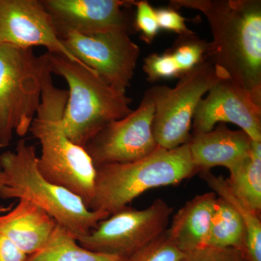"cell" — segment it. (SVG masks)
<instances>
[{
	"label": "cell",
	"instance_id": "obj_13",
	"mask_svg": "<svg viewBox=\"0 0 261 261\" xmlns=\"http://www.w3.org/2000/svg\"><path fill=\"white\" fill-rule=\"evenodd\" d=\"M192 120V134L207 133L216 123L229 122L240 126L252 140L261 142V106L229 78L209 90L197 105Z\"/></svg>",
	"mask_w": 261,
	"mask_h": 261
},
{
	"label": "cell",
	"instance_id": "obj_26",
	"mask_svg": "<svg viewBox=\"0 0 261 261\" xmlns=\"http://www.w3.org/2000/svg\"><path fill=\"white\" fill-rule=\"evenodd\" d=\"M28 255L0 232V261H25Z\"/></svg>",
	"mask_w": 261,
	"mask_h": 261
},
{
	"label": "cell",
	"instance_id": "obj_15",
	"mask_svg": "<svg viewBox=\"0 0 261 261\" xmlns=\"http://www.w3.org/2000/svg\"><path fill=\"white\" fill-rule=\"evenodd\" d=\"M252 141L244 130L220 123L207 133L191 134L187 144L198 173L222 166L232 174L250 155Z\"/></svg>",
	"mask_w": 261,
	"mask_h": 261
},
{
	"label": "cell",
	"instance_id": "obj_18",
	"mask_svg": "<svg viewBox=\"0 0 261 261\" xmlns=\"http://www.w3.org/2000/svg\"><path fill=\"white\" fill-rule=\"evenodd\" d=\"M239 201L255 214H261V142L252 141L250 155L226 178Z\"/></svg>",
	"mask_w": 261,
	"mask_h": 261
},
{
	"label": "cell",
	"instance_id": "obj_24",
	"mask_svg": "<svg viewBox=\"0 0 261 261\" xmlns=\"http://www.w3.org/2000/svg\"><path fill=\"white\" fill-rule=\"evenodd\" d=\"M135 6L137 13L135 20V28L141 33V39L147 44H150L159 32L155 10L148 2L136 1Z\"/></svg>",
	"mask_w": 261,
	"mask_h": 261
},
{
	"label": "cell",
	"instance_id": "obj_5",
	"mask_svg": "<svg viewBox=\"0 0 261 261\" xmlns=\"http://www.w3.org/2000/svg\"><path fill=\"white\" fill-rule=\"evenodd\" d=\"M46 55L51 74L68 84L63 124L65 133L76 145L85 147L105 126L133 111L126 92L108 85L94 70L63 55Z\"/></svg>",
	"mask_w": 261,
	"mask_h": 261
},
{
	"label": "cell",
	"instance_id": "obj_2",
	"mask_svg": "<svg viewBox=\"0 0 261 261\" xmlns=\"http://www.w3.org/2000/svg\"><path fill=\"white\" fill-rule=\"evenodd\" d=\"M68 96V90L58 88L53 83L48 62L41 103L29 132L41 145V154L37 159L41 174L79 196L88 207L93 196L97 171L86 149L74 143L65 133L63 115Z\"/></svg>",
	"mask_w": 261,
	"mask_h": 261
},
{
	"label": "cell",
	"instance_id": "obj_9",
	"mask_svg": "<svg viewBox=\"0 0 261 261\" xmlns=\"http://www.w3.org/2000/svg\"><path fill=\"white\" fill-rule=\"evenodd\" d=\"M68 51L116 90L126 92L140 57L139 46L128 29H117L92 35L73 32L59 34Z\"/></svg>",
	"mask_w": 261,
	"mask_h": 261
},
{
	"label": "cell",
	"instance_id": "obj_16",
	"mask_svg": "<svg viewBox=\"0 0 261 261\" xmlns=\"http://www.w3.org/2000/svg\"><path fill=\"white\" fill-rule=\"evenodd\" d=\"M58 222L45 211L27 200L0 215V232L27 255L42 250L50 240Z\"/></svg>",
	"mask_w": 261,
	"mask_h": 261
},
{
	"label": "cell",
	"instance_id": "obj_12",
	"mask_svg": "<svg viewBox=\"0 0 261 261\" xmlns=\"http://www.w3.org/2000/svg\"><path fill=\"white\" fill-rule=\"evenodd\" d=\"M0 44L19 48L42 46L47 53L82 63L65 47L42 0H0Z\"/></svg>",
	"mask_w": 261,
	"mask_h": 261
},
{
	"label": "cell",
	"instance_id": "obj_8",
	"mask_svg": "<svg viewBox=\"0 0 261 261\" xmlns=\"http://www.w3.org/2000/svg\"><path fill=\"white\" fill-rule=\"evenodd\" d=\"M172 212V207L160 198L142 210L126 206L77 242L87 250L127 259L167 230Z\"/></svg>",
	"mask_w": 261,
	"mask_h": 261
},
{
	"label": "cell",
	"instance_id": "obj_7",
	"mask_svg": "<svg viewBox=\"0 0 261 261\" xmlns=\"http://www.w3.org/2000/svg\"><path fill=\"white\" fill-rule=\"evenodd\" d=\"M179 78L173 88L154 86L147 90L154 104L152 134L162 149L177 148L188 142L197 105L214 86L229 77L204 58Z\"/></svg>",
	"mask_w": 261,
	"mask_h": 261
},
{
	"label": "cell",
	"instance_id": "obj_22",
	"mask_svg": "<svg viewBox=\"0 0 261 261\" xmlns=\"http://www.w3.org/2000/svg\"><path fill=\"white\" fill-rule=\"evenodd\" d=\"M143 70L150 82L181 76L177 65L169 51L163 54L149 55L144 62Z\"/></svg>",
	"mask_w": 261,
	"mask_h": 261
},
{
	"label": "cell",
	"instance_id": "obj_11",
	"mask_svg": "<svg viewBox=\"0 0 261 261\" xmlns=\"http://www.w3.org/2000/svg\"><path fill=\"white\" fill-rule=\"evenodd\" d=\"M200 177L217 195L210 228L204 246L235 247L250 261H261V219L235 197L226 178L210 171Z\"/></svg>",
	"mask_w": 261,
	"mask_h": 261
},
{
	"label": "cell",
	"instance_id": "obj_27",
	"mask_svg": "<svg viewBox=\"0 0 261 261\" xmlns=\"http://www.w3.org/2000/svg\"><path fill=\"white\" fill-rule=\"evenodd\" d=\"M5 181H6V179H5V173L3 172L1 165H0V189L4 186Z\"/></svg>",
	"mask_w": 261,
	"mask_h": 261
},
{
	"label": "cell",
	"instance_id": "obj_17",
	"mask_svg": "<svg viewBox=\"0 0 261 261\" xmlns=\"http://www.w3.org/2000/svg\"><path fill=\"white\" fill-rule=\"evenodd\" d=\"M216 199L214 192L197 195L173 215L167 231L184 253L205 245Z\"/></svg>",
	"mask_w": 261,
	"mask_h": 261
},
{
	"label": "cell",
	"instance_id": "obj_25",
	"mask_svg": "<svg viewBox=\"0 0 261 261\" xmlns=\"http://www.w3.org/2000/svg\"><path fill=\"white\" fill-rule=\"evenodd\" d=\"M158 23L160 29L171 31L182 35L194 34L190 29L187 28L186 19L178 13L177 10L171 8H159L155 10Z\"/></svg>",
	"mask_w": 261,
	"mask_h": 261
},
{
	"label": "cell",
	"instance_id": "obj_4",
	"mask_svg": "<svg viewBox=\"0 0 261 261\" xmlns=\"http://www.w3.org/2000/svg\"><path fill=\"white\" fill-rule=\"evenodd\" d=\"M94 193L88 207L111 216L144 192L176 185L198 173L188 145L159 148L144 159L96 167Z\"/></svg>",
	"mask_w": 261,
	"mask_h": 261
},
{
	"label": "cell",
	"instance_id": "obj_21",
	"mask_svg": "<svg viewBox=\"0 0 261 261\" xmlns=\"http://www.w3.org/2000/svg\"><path fill=\"white\" fill-rule=\"evenodd\" d=\"M185 253L170 238L167 230L148 245L137 250L126 261H183Z\"/></svg>",
	"mask_w": 261,
	"mask_h": 261
},
{
	"label": "cell",
	"instance_id": "obj_10",
	"mask_svg": "<svg viewBox=\"0 0 261 261\" xmlns=\"http://www.w3.org/2000/svg\"><path fill=\"white\" fill-rule=\"evenodd\" d=\"M154 114L153 99L147 92L137 110L99 130L84 147L95 167L133 162L161 148L152 134Z\"/></svg>",
	"mask_w": 261,
	"mask_h": 261
},
{
	"label": "cell",
	"instance_id": "obj_6",
	"mask_svg": "<svg viewBox=\"0 0 261 261\" xmlns=\"http://www.w3.org/2000/svg\"><path fill=\"white\" fill-rule=\"evenodd\" d=\"M47 55L33 48L0 44V147H8L13 134L30 129L42 98Z\"/></svg>",
	"mask_w": 261,
	"mask_h": 261
},
{
	"label": "cell",
	"instance_id": "obj_3",
	"mask_svg": "<svg viewBox=\"0 0 261 261\" xmlns=\"http://www.w3.org/2000/svg\"><path fill=\"white\" fill-rule=\"evenodd\" d=\"M34 145L21 139L15 151L0 154L5 176L0 189L3 199L29 201L50 215L76 240L90 233L108 215L90 210L79 196L48 181L39 172Z\"/></svg>",
	"mask_w": 261,
	"mask_h": 261
},
{
	"label": "cell",
	"instance_id": "obj_14",
	"mask_svg": "<svg viewBox=\"0 0 261 261\" xmlns=\"http://www.w3.org/2000/svg\"><path fill=\"white\" fill-rule=\"evenodd\" d=\"M132 0H42L58 35L73 32L92 35L129 28L124 10L135 6Z\"/></svg>",
	"mask_w": 261,
	"mask_h": 261
},
{
	"label": "cell",
	"instance_id": "obj_20",
	"mask_svg": "<svg viewBox=\"0 0 261 261\" xmlns=\"http://www.w3.org/2000/svg\"><path fill=\"white\" fill-rule=\"evenodd\" d=\"M207 43L196 37L195 33L180 36L169 51L179 70L181 75L193 69L205 58Z\"/></svg>",
	"mask_w": 261,
	"mask_h": 261
},
{
	"label": "cell",
	"instance_id": "obj_19",
	"mask_svg": "<svg viewBox=\"0 0 261 261\" xmlns=\"http://www.w3.org/2000/svg\"><path fill=\"white\" fill-rule=\"evenodd\" d=\"M116 255L101 253L81 246L76 239L58 224L50 240L42 250L28 255L25 261H126Z\"/></svg>",
	"mask_w": 261,
	"mask_h": 261
},
{
	"label": "cell",
	"instance_id": "obj_1",
	"mask_svg": "<svg viewBox=\"0 0 261 261\" xmlns=\"http://www.w3.org/2000/svg\"><path fill=\"white\" fill-rule=\"evenodd\" d=\"M169 6L202 12L213 36L205 59L261 106L260 0H171Z\"/></svg>",
	"mask_w": 261,
	"mask_h": 261
},
{
	"label": "cell",
	"instance_id": "obj_23",
	"mask_svg": "<svg viewBox=\"0 0 261 261\" xmlns=\"http://www.w3.org/2000/svg\"><path fill=\"white\" fill-rule=\"evenodd\" d=\"M183 261H250L243 250L235 247L202 246L185 254Z\"/></svg>",
	"mask_w": 261,
	"mask_h": 261
}]
</instances>
